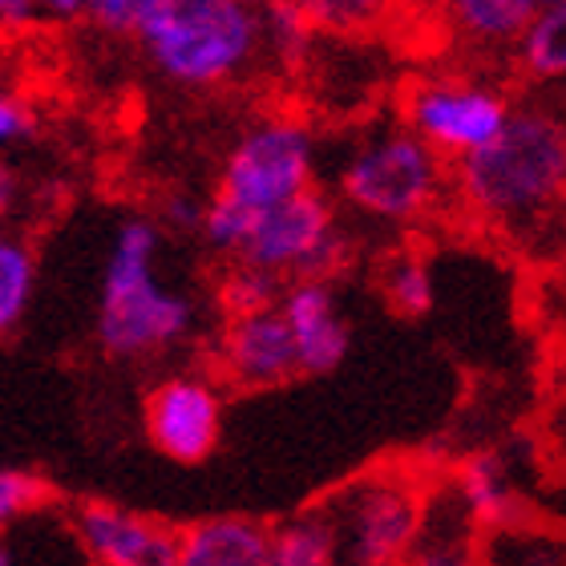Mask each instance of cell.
<instances>
[{"instance_id":"14","label":"cell","mask_w":566,"mask_h":566,"mask_svg":"<svg viewBox=\"0 0 566 566\" xmlns=\"http://www.w3.org/2000/svg\"><path fill=\"white\" fill-rule=\"evenodd\" d=\"M446 33L473 57H510L534 12L538 0H433Z\"/></svg>"},{"instance_id":"10","label":"cell","mask_w":566,"mask_h":566,"mask_svg":"<svg viewBox=\"0 0 566 566\" xmlns=\"http://www.w3.org/2000/svg\"><path fill=\"white\" fill-rule=\"evenodd\" d=\"M219 365L239 389H280L283 380H292L300 373V356L280 307L272 304L227 316Z\"/></svg>"},{"instance_id":"18","label":"cell","mask_w":566,"mask_h":566,"mask_svg":"<svg viewBox=\"0 0 566 566\" xmlns=\"http://www.w3.org/2000/svg\"><path fill=\"white\" fill-rule=\"evenodd\" d=\"M510 61L538 90H566V0L534 12Z\"/></svg>"},{"instance_id":"12","label":"cell","mask_w":566,"mask_h":566,"mask_svg":"<svg viewBox=\"0 0 566 566\" xmlns=\"http://www.w3.org/2000/svg\"><path fill=\"white\" fill-rule=\"evenodd\" d=\"M73 526L94 566H175L178 531H170L166 522L109 502H85L73 510Z\"/></svg>"},{"instance_id":"11","label":"cell","mask_w":566,"mask_h":566,"mask_svg":"<svg viewBox=\"0 0 566 566\" xmlns=\"http://www.w3.org/2000/svg\"><path fill=\"white\" fill-rule=\"evenodd\" d=\"M275 307L287 319L295 356H300V373L324 377L332 368H340V360L348 356V344H353V332H348V319H344L328 275L287 280Z\"/></svg>"},{"instance_id":"5","label":"cell","mask_w":566,"mask_h":566,"mask_svg":"<svg viewBox=\"0 0 566 566\" xmlns=\"http://www.w3.org/2000/svg\"><path fill=\"white\" fill-rule=\"evenodd\" d=\"M336 207L377 227H417L433 219L449 190V163L401 118H377L336 150Z\"/></svg>"},{"instance_id":"23","label":"cell","mask_w":566,"mask_h":566,"mask_svg":"<svg viewBox=\"0 0 566 566\" xmlns=\"http://www.w3.org/2000/svg\"><path fill=\"white\" fill-rule=\"evenodd\" d=\"M260 12H263V57L272 61V65H283V70L304 65L319 41L312 33V24L304 21V12L295 9L292 0H272Z\"/></svg>"},{"instance_id":"13","label":"cell","mask_w":566,"mask_h":566,"mask_svg":"<svg viewBox=\"0 0 566 566\" xmlns=\"http://www.w3.org/2000/svg\"><path fill=\"white\" fill-rule=\"evenodd\" d=\"M478 534L482 522L461 502L453 482H429L421 526L401 566H478Z\"/></svg>"},{"instance_id":"1","label":"cell","mask_w":566,"mask_h":566,"mask_svg":"<svg viewBox=\"0 0 566 566\" xmlns=\"http://www.w3.org/2000/svg\"><path fill=\"white\" fill-rule=\"evenodd\" d=\"M453 202L502 239H538L566 214V106L514 102L506 126L449 163Z\"/></svg>"},{"instance_id":"31","label":"cell","mask_w":566,"mask_h":566,"mask_svg":"<svg viewBox=\"0 0 566 566\" xmlns=\"http://www.w3.org/2000/svg\"><path fill=\"white\" fill-rule=\"evenodd\" d=\"M199 219H202V202L199 199H166L163 207V223L166 227H175V231H199Z\"/></svg>"},{"instance_id":"6","label":"cell","mask_w":566,"mask_h":566,"mask_svg":"<svg viewBox=\"0 0 566 566\" xmlns=\"http://www.w3.org/2000/svg\"><path fill=\"white\" fill-rule=\"evenodd\" d=\"M514 102L510 85L482 70H429L409 77L397 118L446 163H458L506 126Z\"/></svg>"},{"instance_id":"30","label":"cell","mask_w":566,"mask_h":566,"mask_svg":"<svg viewBox=\"0 0 566 566\" xmlns=\"http://www.w3.org/2000/svg\"><path fill=\"white\" fill-rule=\"evenodd\" d=\"M36 17H45V0H0V33L24 29Z\"/></svg>"},{"instance_id":"7","label":"cell","mask_w":566,"mask_h":566,"mask_svg":"<svg viewBox=\"0 0 566 566\" xmlns=\"http://www.w3.org/2000/svg\"><path fill=\"white\" fill-rule=\"evenodd\" d=\"M429 482L409 470H368L340 485L336 494L316 506L328 522L340 563H397L421 526V510Z\"/></svg>"},{"instance_id":"17","label":"cell","mask_w":566,"mask_h":566,"mask_svg":"<svg viewBox=\"0 0 566 566\" xmlns=\"http://www.w3.org/2000/svg\"><path fill=\"white\" fill-rule=\"evenodd\" d=\"M478 566H566V531L555 522L510 514L478 534Z\"/></svg>"},{"instance_id":"35","label":"cell","mask_w":566,"mask_h":566,"mask_svg":"<svg viewBox=\"0 0 566 566\" xmlns=\"http://www.w3.org/2000/svg\"><path fill=\"white\" fill-rule=\"evenodd\" d=\"M538 4H543V9H546V4H555V0H538Z\"/></svg>"},{"instance_id":"25","label":"cell","mask_w":566,"mask_h":566,"mask_svg":"<svg viewBox=\"0 0 566 566\" xmlns=\"http://www.w3.org/2000/svg\"><path fill=\"white\" fill-rule=\"evenodd\" d=\"M280 292H283V280H275L272 272L231 260V272H227V280H223V307H227V316L255 312V307H272V304H280Z\"/></svg>"},{"instance_id":"16","label":"cell","mask_w":566,"mask_h":566,"mask_svg":"<svg viewBox=\"0 0 566 566\" xmlns=\"http://www.w3.org/2000/svg\"><path fill=\"white\" fill-rule=\"evenodd\" d=\"M272 531L251 518H207L178 531L175 566H268Z\"/></svg>"},{"instance_id":"22","label":"cell","mask_w":566,"mask_h":566,"mask_svg":"<svg viewBox=\"0 0 566 566\" xmlns=\"http://www.w3.org/2000/svg\"><path fill=\"white\" fill-rule=\"evenodd\" d=\"M268 566H344L324 514L307 510L300 518L283 522L280 531H272Z\"/></svg>"},{"instance_id":"29","label":"cell","mask_w":566,"mask_h":566,"mask_svg":"<svg viewBox=\"0 0 566 566\" xmlns=\"http://www.w3.org/2000/svg\"><path fill=\"white\" fill-rule=\"evenodd\" d=\"M21 199H24V178L12 163V154L0 150V223H9L12 214L21 211Z\"/></svg>"},{"instance_id":"19","label":"cell","mask_w":566,"mask_h":566,"mask_svg":"<svg viewBox=\"0 0 566 566\" xmlns=\"http://www.w3.org/2000/svg\"><path fill=\"white\" fill-rule=\"evenodd\" d=\"M292 4L304 12L319 41H365L385 33L401 12V0H292Z\"/></svg>"},{"instance_id":"15","label":"cell","mask_w":566,"mask_h":566,"mask_svg":"<svg viewBox=\"0 0 566 566\" xmlns=\"http://www.w3.org/2000/svg\"><path fill=\"white\" fill-rule=\"evenodd\" d=\"M0 566H94V558L73 526V510L41 502L0 531Z\"/></svg>"},{"instance_id":"34","label":"cell","mask_w":566,"mask_h":566,"mask_svg":"<svg viewBox=\"0 0 566 566\" xmlns=\"http://www.w3.org/2000/svg\"><path fill=\"white\" fill-rule=\"evenodd\" d=\"M344 566H397V563H344Z\"/></svg>"},{"instance_id":"3","label":"cell","mask_w":566,"mask_h":566,"mask_svg":"<svg viewBox=\"0 0 566 566\" xmlns=\"http://www.w3.org/2000/svg\"><path fill=\"white\" fill-rule=\"evenodd\" d=\"M134 45L158 82L214 94L255 77L263 61V12L239 0H146Z\"/></svg>"},{"instance_id":"20","label":"cell","mask_w":566,"mask_h":566,"mask_svg":"<svg viewBox=\"0 0 566 566\" xmlns=\"http://www.w3.org/2000/svg\"><path fill=\"white\" fill-rule=\"evenodd\" d=\"M36 295V251L29 239L0 223V336L21 328Z\"/></svg>"},{"instance_id":"26","label":"cell","mask_w":566,"mask_h":566,"mask_svg":"<svg viewBox=\"0 0 566 566\" xmlns=\"http://www.w3.org/2000/svg\"><path fill=\"white\" fill-rule=\"evenodd\" d=\"M49 502V490L36 473L24 470H0V531H9L12 522L24 518L29 510Z\"/></svg>"},{"instance_id":"9","label":"cell","mask_w":566,"mask_h":566,"mask_svg":"<svg viewBox=\"0 0 566 566\" xmlns=\"http://www.w3.org/2000/svg\"><path fill=\"white\" fill-rule=\"evenodd\" d=\"M150 446L170 461L195 465L211 458L223 437V397L199 373H175L154 385L142 409Z\"/></svg>"},{"instance_id":"28","label":"cell","mask_w":566,"mask_h":566,"mask_svg":"<svg viewBox=\"0 0 566 566\" xmlns=\"http://www.w3.org/2000/svg\"><path fill=\"white\" fill-rule=\"evenodd\" d=\"M142 9H146V0H90V9H85L82 21L94 24L97 33L126 36V41H130Z\"/></svg>"},{"instance_id":"2","label":"cell","mask_w":566,"mask_h":566,"mask_svg":"<svg viewBox=\"0 0 566 566\" xmlns=\"http://www.w3.org/2000/svg\"><path fill=\"white\" fill-rule=\"evenodd\" d=\"M319 163L324 150L312 122L295 114H255L243 122L219 163L211 199L202 202V243L214 255L235 260L260 214L316 187Z\"/></svg>"},{"instance_id":"32","label":"cell","mask_w":566,"mask_h":566,"mask_svg":"<svg viewBox=\"0 0 566 566\" xmlns=\"http://www.w3.org/2000/svg\"><path fill=\"white\" fill-rule=\"evenodd\" d=\"M90 0H45V17L53 21H82Z\"/></svg>"},{"instance_id":"8","label":"cell","mask_w":566,"mask_h":566,"mask_svg":"<svg viewBox=\"0 0 566 566\" xmlns=\"http://www.w3.org/2000/svg\"><path fill=\"white\" fill-rule=\"evenodd\" d=\"M348 235L340 223V207L319 187L280 202L275 211L251 223L235 260L272 272L275 280H312L332 275L344 263Z\"/></svg>"},{"instance_id":"21","label":"cell","mask_w":566,"mask_h":566,"mask_svg":"<svg viewBox=\"0 0 566 566\" xmlns=\"http://www.w3.org/2000/svg\"><path fill=\"white\" fill-rule=\"evenodd\" d=\"M453 485H458L461 502L473 510V518L482 522V526L518 514V494H514L510 470L497 458H470L458 470Z\"/></svg>"},{"instance_id":"4","label":"cell","mask_w":566,"mask_h":566,"mask_svg":"<svg viewBox=\"0 0 566 566\" xmlns=\"http://www.w3.org/2000/svg\"><path fill=\"white\" fill-rule=\"evenodd\" d=\"M163 223L130 214L114 227L97 287V344L114 360H150L187 340L199 324V307L158 272Z\"/></svg>"},{"instance_id":"33","label":"cell","mask_w":566,"mask_h":566,"mask_svg":"<svg viewBox=\"0 0 566 566\" xmlns=\"http://www.w3.org/2000/svg\"><path fill=\"white\" fill-rule=\"evenodd\" d=\"M239 4H251V9H268L272 0H239Z\"/></svg>"},{"instance_id":"27","label":"cell","mask_w":566,"mask_h":566,"mask_svg":"<svg viewBox=\"0 0 566 566\" xmlns=\"http://www.w3.org/2000/svg\"><path fill=\"white\" fill-rule=\"evenodd\" d=\"M36 130H41V118L29 97H21L17 90H0V150H24L33 146Z\"/></svg>"},{"instance_id":"24","label":"cell","mask_w":566,"mask_h":566,"mask_svg":"<svg viewBox=\"0 0 566 566\" xmlns=\"http://www.w3.org/2000/svg\"><path fill=\"white\" fill-rule=\"evenodd\" d=\"M380 292L389 300L392 312L401 316H424L433 307V272L429 263L413 251H401L392 255L385 268H380Z\"/></svg>"}]
</instances>
